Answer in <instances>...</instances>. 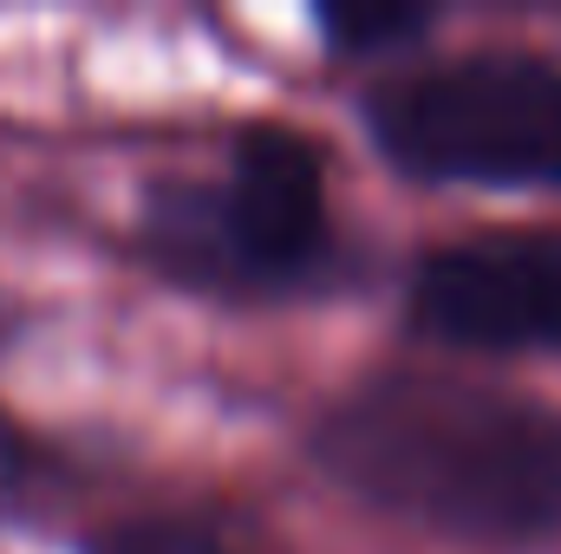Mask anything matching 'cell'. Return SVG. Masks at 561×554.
Instances as JSON below:
<instances>
[{"label":"cell","instance_id":"6da1fadb","mask_svg":"<svg viewBox=\"0 0 561 554\" xmlns=\"http://www.w3.org/2000/svg\"><path fill=\"white\" fill-rule=\"evenodd\" d=\"M359 503L463 542L561 535V412L470 379L386 372L346 392L313 437Z\"/></svg>","mask_w":561,"mask_h":554},{"label":"cell","instance_id":"7a4b0ae2","mask_svg":"<svg viewBox=\"0 0 561 554\" xmlns=\"http://www.w3.org/2000/svg\"><path fill=\"white\" fill-rule=\"evenodd\" d=\"M373 143L437 183H561V66L463 53L366 99Z\"/></svg>","mask_w":561,"mask_h":554},{"label":"cell","instance_id":"3957f363","mask_svg":"<svg viewBox=\"0 0 561 554\" xmlns=\"http://www.w3.org/2000/svg\"><path fill=\"white\" fill-rule=\"evenodd\" d=\"M157 249L170 268L216 262L242 280L300 275L327 242V170L294 125H249L216 196L170 189L150 209Z\"/></svg>","mask_w":561,"mask_h":554},{"label":"cell","instance_id":"277c9868","mask_svg":"<svg viewBox=\"0 0 561 554\" xmlns=\"http://www.w3.org/2000/svg\"><path fill=\"white\" fill-rule=\"evenodd\" d=\"M412 320L444 346H561V229H483L431 249L412 275Z\"/></svg>","mask_w":561,"mask_h":554},{"label":"cell","instance_id":"5b68a950","mask_svg":"<svg viewBox=\"0 0 561 554\" xmlns=\"http://www.w3.org/2000/svg\"><path fill=\"white\" fill-rule=\"evenodd\" d=\"M431 26V7H399V0H340L320 7V33L340 53H392L399 39H412Z\"/></svg>","mask_w":561,"mask_h":554},{"label":"cell","instance_id":"8992f818","mask_svg":"<svg viewBox=\"0 0 561 554\" xmlns=\"http://www.w3.org/2000/svg\"><path fill=\"white\" fill-rule=\"evenodd\" d=\"M92 554H229L209 529L176 522V516H138V522H112L105 535H92Z\"/></svg>","mask_w":561,"mask_h":554}]
</instances>
